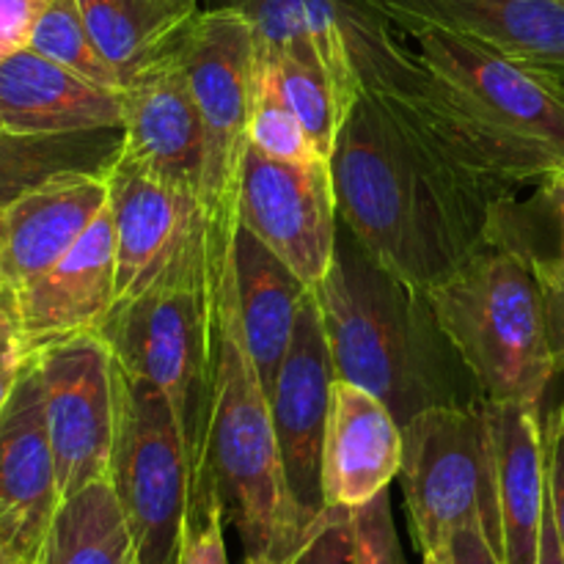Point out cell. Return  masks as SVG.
Returning <instances> with one entry per match:
<instances>
[{"mask_svg": "<svg viewBox=\"0 0 564 564\" xmlns=\"http://www.w3.org/2000/svg\"><path fill=\"white\" fill-rule=\"evenodd\" d=\"M446 564H505L499 551L494 549L485 527L479 521L466 523L449 538L446 554H441Z\"/></svg>", "mask_w": 564, "mask_h": 564, "instance_id": "d590c367", "label": "cell"}, {"mask_svg": "<svg viewBox=\"0 0 564 564\" xmlns=\"http://www.w3.org/2000/svg\"><path fill=\"white\" fill-rule=\"evenodd\" d=\"M108 174H66L25 193L3 213L0 284L17 292L64 259L108 209Z\"/></svg>", "mask_w": 564, "mask_h": 564, "instance_id": "d6986e66", "label": "cell"}, {"mask_svg": "<svg viewBox=\"0 0 564 564\" xmlns=\"http://www.w3.org/2000/svg\"><path fill=\"white\" fill-rule=\"evenodd\" d=\"M235 290L246 345L268 394H273L279 367L290 350L297 312L312 290L237 220L231 242Z\"/></svg>", "mask_w": 564, "mask_h": 564, "instance_id": "7402d4cb", "label": "cell"}, {"mask_svg": "<svg viewBox=\"0 0 564 564\" xmlns=\"http://www.w3.org/2000/svg\"><path fill=\"white\" fill-rule=\"evenodd\" d=\"M25 364L28 352L22 350L14 319H11L9 306H6L3 301V306H0V411H3L6 402L11 400V391H14Z\"/></svg>", "mask_w": 564, "mask_h": 564, "instance_id": "e575fe53", "label": "cell"}, {"mask_svg": "<svg viewBox=\"0 0 564 564\" xmlns=\"http://www.w3.org/2000/svg\"><path fill=\"white\" fill-rule=\"evenodd\" d=\"M124 94L94 86L36 50L0 61V130L25 135L121 127Z\"/></svg>", "mask_w": 564, "mask_h": 564, "instance_id": "ffe728a7", "label": "cell"}, {"mask_svg": "<svg viewBox=\"0 0 564 564\" xmlns=\"http://www.w3.org/2000/svg\"><path fill=\"white\" fill-rule=\"evenodd\" d=\"M176 55L207 135L202 202L209 215H231L259 80L251 22L231 6H204L176 44Z\"/></svg>", "mask_w": 564, "mask_h": 564, "instance_id": "30bf717a", "label": "cell"}, {"mask_svg": "<svg viewBox=\"0 0 564 564\" xmlns=\"http://www.w3.org/2000/svg\"><path fill=\"white\" fill-rule=\"evenodd\" d=\"M246 564H281V562L270 560V556H246Z\"/></svg>", "mask_w": 564, "mask_h": 564, "instance_id": "ab89813d", "label": "cell"}, {"mask_svg": "<svg viewBox=\"0 0 564 564\" xmlns=\"http://www.w3.org/2000/svg\"><path fill=\"white\" fill-rule=\"evenodd\" d=\"M28 358L58 341L94 334L116 306V235L110 204L64 259L6 295Z\"/></svg>", "mask_w": 564, "mask_h": 564, "instance_id": "5bb4252c", "label": "cell"}, {"mask_svg": "<svg viewBox=\"0 0 564 564\" xmlns=\"http://www.w3.org/2000/svg\"><path fill=\"white\" fill-rule=\"evenodd\" d=\"M391 25L485 130L564 169V86L444 28Z\"/></svg>", "mask_w": 564, "mask_h": 564, "instance_id": "9c48e42d", "label": "cell"}, {"mask_svg": "<svg viewBox=\"0 0 564 564\" xmlns=\"http://www.w3.org/2000/svg\"><path fill=\"white\" fill-rule=\"evenodd\" d=\"M540 286L545 297V314H549V339L556 358V372L564 367V259L540 257L534 253Z\"/></svg>", "mask_w": 564, "mask_h": 564, "instance_id": "d6a6232c", "label": "cell"}, {"mask_svg": "<svg viewBox=\"0 0 564 564\" xmlns=\"http://www.w3.org/2000/svg\"><path fill=\"white\" fill-rule=\"evenodd\" d=\"M545 438V482H549V510L564 554V402L554 408L543 427Z\"/></svg>", "mask_w": 564, "mask_h": 564, "instance_id": "1f68e13d", "label": "cell"}, {"mask_svg": "<svg viewBox=\"0 0 564 564\" xmlns=\"http://www.w3.org/2000/svg\"><path fill=\"white\" fill-rule=\"evenodd\" d=\"M334 358L323 308L308 292L297 312L290 350L279 367L270 408L292 496L308 518H319L323 499V446L334 397Z\"/></svg>", "mask_w": 564, "mask_h": 564, "instance_id": "4fadbf2b", "label": "cell"}, {"mask_svg": "<svg viewBox=\"0 0 564 564\" xmlns=\"http://www.w3.org/2000/svg\"><path fill=\"white\" fill-rule=\"evenodd\" d=\"M196 479V463L171 402L116 364L110 482L124 510L138 564H180Z\"/></svg>", "mask_w": 564, "mask_h": 564, "instance_id": "52a82bcc", "label": "cell"}, {"mask_svg": "<svg viewBox=\"0 0 564 564\" xmlns=\"http://www.w3.org/2000/svg\"><path fill=\"white\" fill-rule=\"evenodd\" d=\"M224 507H220L218 488L204 468L196 482V496H193L191 521H187L185 545H182L180 564H229L224 543Z\"/></svg>", "mask_w": 564, "mask_h": 564, "instance_id": "f1b7e54d", "label": "cell"}, {"mask_svg": "<svg viewBox=\"0 0 564 564\" xmlns=\"http://www.w3.org/2000/svg\"><path fill=\"white\" fill-rule=\"evenodd\" d=\"M560 372H562V375H564V367H562V369H560Z\"/></svg>", "mask_w": 564, "mask_h": 564, "instance_id": "ee69618b", "label": "cell"}, {"mask_svg": "<svg viewBox=\"0 0 564 564\" xmlns=\"http://www.w3.org/2000/svg\"><path fill=\"white\" fill-rule=\"evenodd\" d=\"M336 380L391 408L405 427L416 413L479 400V389L435 317L430 292L386 270L341 224L328 275L314 290Z\"/></svg>", "mask_w": 564, "mask_h": 564, "instance_id": "7a4b0ae2", "label": "cell"}, {"mask_svg": "<svg viewBox=\"0 0 564 564\" xmlns=\"http://www.w3.org/2000/svg\"><path fill=\"white\" fill-rule=\"evenodd\" d=\"M543 198L545 204H549L551 215H554L556 235H560V253H556V257L564 259V169L554 171L551 176H545Z\"/></svg>", "mask_w": 564, "mask_h": 564, "instance_id": "8d00e7d4", "label": "cell"}, {"mask_svg": "<svg viewBox=\"0 0 564 564\" xmlns=\"http://www.w3.org/2000/svg\"><path fill=\"white\" fill-rule=\"evenodd\" d=\"M3 301H6V297H0V306H3Z\"/></svg>", "mask_w": 564, "mask_h": 564, "instance_id": "7bdbcfd3", "label": "cell"}, {"mask_svg": "<svg viewBox=\"0 0 564 564\" xmlns=\"http://www.w3.org/2000/svg\"><path fill=\"white\" fill-rule=\"evenodd\" d=\"M534 253L507 218L488 246L430 290L446 339L490 402L540 405L556 375Z\"/></svg>", "mask_w": 564, "mask_h": 564, "instance_id": "277c9868", "label": "cell"}, {"mask_svg": "<svg viewBox=\"0 0 564 564\" xmlns=\"http://www.w3.org/2000/svg\"><path fill=\"white\" fill-rule=\"evenodd\" d=\"M116 235V303L213 273L237 213L209 215L196 193L163 185L124 160L108 171Z\"/></svg>", "mask_w": 564, "mask_h": 564, "instance_id": "ba28073f", "label": "cell"}, {"mask_svg": "<svg viewBox=\"0 0 564 564\" xmlns=\"http://www.w3.org/2000/svg\"><path fill=\"white\" fill-rule=\"evenodd\" d=\"M58 505L42 380L33 358H28L11 400L0 411V540L22 562L33 564Z\"/></svg>", "mask_w": 564, "mask_h": 564, "instance_id": "2e32d148", "label": "cell"}, {"mask_svg": "<svg viewBox=\"0 0 564 564\" xmlns=\"http://www.w3.org/2000/svg\"><path fill=\"white\" fill-rule=\"evenodd\" d=\"M124 127L25 135L0 130V215L25 193L66 174H108L121 158Z\"/></svg>", "mask_w": 564, "mask_h": 564, "instance_id": "cb8c5ba5", "label": "cell"}, {"mask_svg": "<svg viewBox=\"0 0 564 564\" xmlns=\"http://www.w3.org/2000/svg\"><path fill=\"white\" fill-rule=\"evenodd\" d=\"M264 66L275 72L281 94H284L290 108L301 119L303 130L312 138L319 158L330 160L336 138H339L341 124H345V113H341L339 99H336L334 86H330L323 66L317 61H303L295 58V55H286V58H279Z\"/></svg>", "mask_w": 564, "mask_h": 564, "instance_id": "4316f807", "label": "cell"}, {"mask_svg": "<svg viewBox=\"0 0 564 564\" xmlns=\"http://www.w3.org/2000/svg\"><path fill=\"white\" fill-rule=\"evenodd\" d=\"M33 564H138L135 543L110 479L61 499Z\"/></svg>", "mask_w": 564, "mask_h": 564, "instance_id": "d4e9b609", "label": "cell"}, {"mask_svg": "<svg viewBox=\"0 0 564 564\" xmlns=\"http://www.w3.org/2000/svg\"><path fill=\"white\" fill-rule=\"evenodd\" d=\"M0 246H3V215H0ZM0 297H6L3 284H0Z\"/></svg>", "mask_w": 564, "mask_h": 564, "instance_id": "b9f144b4", "label": "cell"}, {"mask_svg": "<svg viewBox=\"0 0 564 564\" xmlns=\"http://www.w3.org/2000/svg\"><path fill=\"white\" fill-rule=\"evenodd\" d=\"M121 94V160L163 185L196 193L202 198L207 135L176 47L160 64L135 77Z\"/></svg>", "mask_w": 564, "mask_h": 564, "instance_id": "9a60e30c", "label": "cell"}, {"mask_svg": "<svg viewBox=\"0 0 564 564\" xmlns=\"http://www.w3.org/2000/svg\"><path fill=\"white\" fill-rule=\"evenodd\" d=\"M339 224L394 275L430 292L488 246L512 191L463 169L361 88L330 154Z\"/></svg>", "mask_w": 564, "mask_h": 564, "instance_id": "6da1fadb", "label": "cell"}, {"mask_svg": "<svg viewBox=\"0 0 564 564\" xmlns=\"http://www.w3.org/2000/svg\"><path fill=\"white\" fill-rule=\"evenodd\" d=\"M391 22L435 25L564 86V0H369Z\"/></svg>", "mask_w": 564, "mask_h": 564, "instance_id": "e0dca14e", "label": "cell"}, {"mask_svg": "<svg viewBox=\"0 0 564 564\" xmlns=\"http://www.w3.org/2000/svg\"><path fill=\"white\" fill-rule=\"evenodd\" d=\"M31 50L55 61L64 69L75 72L94 86L121 91V80L113 66L99 53L97 42L88 33L77 0H50L31 36Z\"/></svg>", "mask_w": 564, "mask_h": 564, "instance_id": "484cf974", "label": "cell"}, {"mask_svg": "<svg viewBox=\"0 0 564 564\" xmlns=\"http://www.w3.org/2000/svg\"><path fill=\"white\" fill-rule=\"evenodd\" d=\"M207 468L226 523L237 529L246 556L290 564L317 518L301 510L286 482L270 394L240 325L231 246L218 268V361Z\"/></svg>", "mask_w": 564, "mask_h": 564, "instance_id": "3957f363", "label": "cell"}, {"mask_svg": "<svg viewBox=\"0 0 564 564\" xmlns=\"http://www.w3.org/2000/svg\"><path fill=\"white\" fill-rule=\"evenodd\" d=\"M290 564H356V527L352 510L325 507L314 521L306 543Z\"/></svg>", "mask_w": 564, "mask_h": 564, "instance_id": "4dcf8cb0", "label": "cell"}, {"mask_svg": "<svg viewBox=\"0 0 564 564\" xmlns=\"http://www.w3.org/2000/svg\"><path fill=\"white\" fill-rule=\"evenodd\" d=\"M237 220L308 290H319L339 235L330 160L286 163L248 147L237 182Z\"/></svg>", "mask_w": 564, "mask_h": 564, "instance_id": "7c38bea8", "label": "cell"}, {"mask_svg": "<svg viewBox=\"0 0 564 564\" xmlns=\"http://www.w3.org/2000/svg\"><path fill=\"white\" fill-rule=\"evenodd\" d=\"M402 424L380 397L336 380L323 446L325 507H356L389 488L402 468Z\"/></svg>", "mask_w": 564, "mask_h": 564, "instance_id": "ac0fdd59", "label": "cell"}, {"mask_svg": "<svg viewBox=\"0 0 564 564\" xmlns=\"http://www.w3.org/2000/svg\"><path fill=\"white\" fill-rule=\"evenodd\" d=\"M0 564H28V562H22L20 556H17L14 551H11L9 545H6L3 540H0Z\"/></svg>", "mask_w": 564, "mask_h": 564, "instance_id": "f35d334b", "label": "cell"}, {"mask_svg": "<svg viewBox=\"0 0 564 564\" xmlns=\"http://www.w3.org/2000/svg\"><path fill=\"white\" fill-rule=\"evenodd\" d=\"M248 147L259 149L273 160H286V163L319 160L312 138L306 135L301 119L281 94L279 77L270 66L259 69L257 97H253L251 121H248Z\"/></svg>", "mask_w": 564, "mask_h": 564, "instance_id": "83f0119b", "label": "cell"}, {"mask_svg": "<svg viewBox=\"0 0 564 564\" xmlns=\"http://www.w3.org/2000/svg\"><path fill=\"white\" fill-rule=\"evenodd\" d=\"M424 564H446V560H444V556L430 554V556H424Z\"/></svg>", "mask_w": 564, "mask_h": 564, "instance_id": "60d3db41", "label": "cell"}, {"mask_svg": "<svg viewBox=\"0 0 564 564\" xmlns=\"http://www.w3.org/2000/svg\"><path fill=\"white\" fill-rule=\"evenodd\" d=\"M231 237L220 246L213 273L160 286L135 301L116 303L99 328V336L113 350L116 364L124 372L152 383L171 402L198 477L207 468L215 400L218 268L226 248L231 246Z\"/></svg>", "mask_w": 564, "mask_h": 564, "instance_id": "5b68a950", "label": "cell"}, {"mask_svg": "<svg viewBox=\"0 0 564 564\" xmlns=\"http://www.w3.org/2000/svg\"><path fill=\"white\" fill-rule=\"evenodd\" d=\"M540 564H564V554L556 534L554 518H551L549 505H545V523H543V543H540Z\"/></svg>", "mask_w": 564, "mask_h": 564, "instance_id": "74e56055", "label": "cell"}, {"mask_svg": "<svg viewBox=\"0 0 564 564\" xmlns=\"http://www.w3.org/2000/svg\"><path fill=\"white\" fill-rule=\"evenodd\" d=\"M44 419L55 457L61 499L110 479L116 441V361L108 341L94 334L36 352Z\"/></svg>", "mask_w": 564, "mask_h": 564, "instance_id": "8fae6325", "label": "cell"}, {"mask_svg": "<svg viewBox=\"0 0 564 564\" xmlns=\"http://www.w3.org/2000/svg\"><path fill=\"white\" fill-rule=\"evenodd\" d=\"M50 0H0V61L31 47L36 22Z\"/></svg>", "mask_w": 564, "mask_h": 564, "instance_id": "836d02e7", "label": "cell"}, {"mask_svg": "<svg viewBox=\"0 0 564 564\" xmlns=\"http://www.w3.org/2000/svg\"><path fill=\"white\" fill-rule=\"evenodd\" d=\"M352 527H356V564H402L389 488L352 510Z\"/></svg>", "mask_w": 564, "mask_h": 564, "instance_id": "f546056e", "label": "cell"}, {"mask_svg": "<svg viewBox=\"0 0 564 564\" xmlns=\"http://www.w3.org/2000/svg\"><path fill=\"white\" fill-rule=\"evenodd\" d=\"M400 485L422 556L446 554L449 538L479 521L501 556L496 460L485 397L416 413L402 427Z\"/></svg>", "mask_w": 564, "mask_h": 564, "instance_id": "8992f818", "label": "cell"}, {"mask_svg": "<svg viewBox=\"0 0 564 564\" xmlns=\"http://www.w3.org/2000/svg\"><path fill=\"white\" fill-rule=\"evenodd\" d=\"M77 6L124 91L135 77L174 53L204 0H77Z\"/></svg>", "mask_w": 564, "mask_h": 564, "instance_id": "603a6c76", "label": "cell"}, {"mask_svg": "<svg viewBox=\"0 0 564 564\" xmlns=\"http://www.w3.org/2000/svg\"><path fill=\"white\" fill-rule=\"evenodd\" d=\"M488 424L496 460V494L505 564H540L545 505V438L540 405L490 402Z\"/></svg>", "mask_w": 564, "mask_h": 564, "instance_id": "44dd1931", "label": "cell"}]
</instances>
